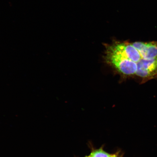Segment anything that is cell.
Instances as JSON below:
<instances>
[{"label":"cell","mask_w":157,"mask_h":157,"mask_svg":"<svg viewBox=\"0 0 157 157\" xmlns=\"http://www.w3.org/2000/svg\"><path fill=\"white\" fill-rule=\"evenodd\" d=\"M136 75L146 81L157 76V57L145 59H141L137 63Z\"/></svg>","instance_id":"cell-1"},{"label":"cell","mask_w":157,"mask_h":157,"mask_svg":"<svg viewBox=\"0 0 157 157\" xmlns=\"http://www.w3.org/2000/svg\"><path fill=\"white\" fill-rule=\"evenodd\" d=\"M138 50L142 59H151L157 57V42H135L132 43Z\"/></svg>","instance_id":"cell-2"},{"label":"cell","mask_w":157,"mask_h":157,"mask_svg":"<svg viewBox=\"0 0 157 157\" xmlns=\"http://www.w3.org/2000/svg\"><path fill=\"white\" fill-rule=\"evenodd\" d=\"M112 155L108 154L104 151L103 149H98L93 151L89 157H111Z\"/></svg>","instance_id":"cell-3"},{"label":"cell","mask_w":157,"mask_h":157,"mask_svg":"<svg viewBox=\"0 0 157 157\" xmlns=\"http://www.w3.org/2000/svg\"><path fill=\"white\" fill-rule=\"evenodd\" d=\"M111 157H122V155L120 154V153H117L116 154L112 155Z\"/></svg>","instance_id":"cell-4"},{"label":"cell","mask_w":157,"mask_h":157,"mask_svg":"<svg viewBox=\"0 0 157 157\" xmlns=\"http://www.w3.org/2000/svg\"></svg>","instance_id":"cell-5"}]
</instances>
